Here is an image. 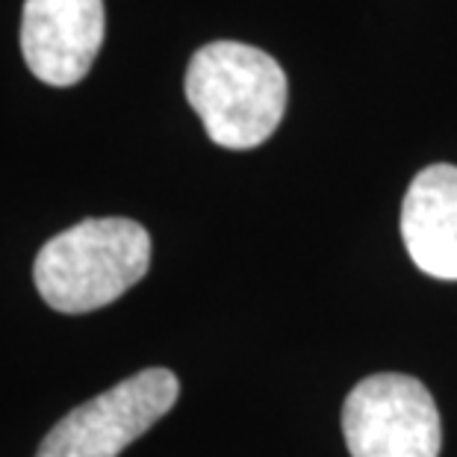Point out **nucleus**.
Wrapping results in <instances>:
<instances>
[{
	"label": "nucleus",
	"mask_w": 457,
	"mask_h": 457,
	"mask_svg": "<svg viewBox=\"0 0 457 457\" xmlns=\"http://www.w3.org/2000/svg\"><path fill=\"white\" fill-rule=\"evenodd\" d=\"M287 74L275 56L245 42H210L192 54L187 101L219 148L251 151L287 112Z\"/></svg>",
	"instance_id": "f257e3e1"
},
{
	"label": "nucleus",
	"mask_w": 457,
	"mask_h": 457,
	"mask_svg": "<svg viewBox=\"0 0 457 457\" xmlns=\"http://www.w3.org/2000/svg\"><path fill=\"white\" fill-rule=\"evenodd\" d=\"M151 269V237L133 219H86L47 239L33 262L38 295L80 316L119 301Z\"/></svg>",
	"instance_id": "f03ea898"
},
{
	"label": "nucleus",
	"mask_w": 457,
	"mask_h": 457,
	"mask_svg": "<svg viewBox=\"0 0 457 457\" xmlns=\"http://www.w3.org/2000/svg\"><path fill=\"white\" fill-rule=\"evenodd\" d=\"M178 395L180 381L171 369H142L62 416L36 457H119L171 411Z\"/></svg>",
	"instance_id": "7ed1b4c3"
},
{
	"label": "nucleus",
	"mask_w": 457,
	"mask_h": 457,
	"mask_svg": "<svg viewBox=\"0 0 457 457\" xmlns=\"http://www.w3.org/2000/svg\"><path fill=\"white\" fill-rule=\"evenodd\" d=\"M352 457H440L443 425L420 378L381 372L363 378L343 404Z\"/></svg>",
	"instance_id": "20e7f679"
},
{
	"label": "nucleus",
	"mask_w": 457,
	"mask_h": 457,
	"mask_svg": "<svg viewBox=\"0 0 457 457\" xmlns=\"http://www.w3.org/2000/svg\"><path fill=\"white\" fill-rule=\"evenodd\" d=\"M104 0H27L21 54L47 86L80 83L104 45Z\"/></svg>",
	"instance_id": "39448f33"
},
{
	"label": "nucleus",
	"mask_w": 457,
	"mask_h": 457,
	"mask_svg": "<svg viewBox=\"0 0 457 457\" xmlns=\"http://www.w3.org/2000/svg\"><path fill=\"white\" fill-rule=\"evenodd\" d=\"M402 237L416 269L436 280H457V165H428L411 180Z\"/></svg>",
	"instance_id": "423d86ee"
}]
</instances>
